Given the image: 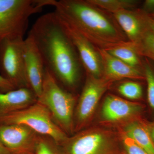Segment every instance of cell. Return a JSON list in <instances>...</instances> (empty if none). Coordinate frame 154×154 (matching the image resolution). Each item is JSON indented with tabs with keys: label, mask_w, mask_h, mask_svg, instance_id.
Here are the masks:
<instances>
[{
	"label": "cell",
	"mask_w": 154,
	"mask_h": 154,
	"mask_svg": "<svg viewBox=\"0 0 154 154\" xmlns=\"http://www.w3.org/2000/svg\"><path fill=\"white\" fill-rule=\"evenodd\" d=\"M45 69L63 88L75 89L84 68L76 50L54 11L36 20L28 33Z\"/></svg>",
	"instance_id": "cell-1"
},
{
	"label": "cell",
	"mask_w": 154,
	"mask_h": 154,
	"mask_svg": "<svg viewBox=\"0 0 154 154\" xmlns=\"http://www.w3.org/2000/svg\"><path fill=\"white\" fill-rule=\"evenodd\" d=\"M49 5L96 48L106 50L127 41L114 19L88 0H50Z\"/></svg>",
	"instance_id": "cell-2"
},
{
	"label": "cell",
	"mask_w": 154,
	"mask_h": 154,
	"mask_svg": "<svg viewBox=\"0 0 154 154\" xmlns=\"http://www.w3.org/2000/svg\"><path fill=\"white\" fill-rule=\"evenodd\" d=\"M37 101L49 110L56 124L70 136L74 134L76 96L65 90L45 69L42 91Z\"/></svg>",
	"instance_id": "cell-3"
},
{
	"label": "cell",
	"mask_w": 154,
	"mask_h": 154,
	"mask_svg": "<svg viewBox=\"0 0 154 154\" xmlns=\"http://www.w3.org/2000/svg\"><path fill=\"white\" fill-rule=\"evenodd\" d=\"M118 132L87 127L69 136L61 145L65 154H125Z\"/></svg>",
	"instance_id": "cell-4"
},
{
	"label": "cell",
	"mask_w": 154,
	"mask_h": 154,
	"mask_svg": "<svg viewBox=\"0 0 154 154\" xmlns=\"http://www.w3.org/2000/svg\"><path fill=\"white\" fill-rule=\"evenodd\" d=\"M50 0H0V44L6 39L23 37L29 20Z\"/></svg>",
	"instance_id": "cell-5"
},
{
	"label": "cell",
	"mask_w": 154,
	"mask_h": 154,
	"mask_svg": "<svg viewBox=\"0 0 154 154\" xmlns=\"http://www.w3.org/2000/svg\"><path fill=\"white\" fill-rule=\"evenodd\" d=\"M10 125L29 127L38 134L52 138L60 146L69 136L56 124L49 110L38 101L21 110L0 113V125Z\"/></svg>",
	"instance_id": "cell-6"
},
{
	"label": "cell",
	"mask_w": 154,
	"mask_h": 154,
	"mask_svg": "<svg viewBox=\"0 0 154 154\" xmlns=\"http://www.w3.org/2000/svg\"><path fill=\"white\" fill-rule=\"evenodd\" d=\"M85 85L75 108L74 132L88 127L100 99L113 82L86 73Z\"/></svg>",
	"instance_id": "cell-7"
},
{
	"label": "cell",
	"mask_w": 154,
	"mask_h": 154,
	"mask_svg": "<svg viewBox=\"0 0 154 154\" xmlns=\"http://www.w3.org/2000/svg\"><path fill=\"white\" fill-rule=\"evenodd\" d=\"M24 39L18 37L6 39L0 44V74L16 89L30 88L26 79L23 56Z\"/></svg>",
	"instance_id": "cell-8"
},
{
	"label": "cell",
	"mask_w": 154,
	"mask_h": 154,
	"mask_svg": "<svg viewBox=\"0 0 154 154\" xmlns=\"http://www.w3.org/2000/svg\"><path fill=\"white\" fill-rule=\"evenodd\" d=\"M57 16L75 48L86 73L96 78H102V59L97 48L75 28Z\"/></svg>",
	"instance_id": "cell-9"
},
{
	"label": "cell",
	"mask_w": 154,
	"mask_h": 154,
	"mask_svg": "<svg viewBox=\"0 0 154 154\" xmlns=\"http://www.w3.org/2000/svg\"><path fill=\"white\" fill-rule=\"evenodd\" d=\"M143 110L140 103L109 94L103 102L101 117L103 122L119 126L139 117Z\"/></svg>",
	"instance_id": "cell-10"
},
{
	"label": "cell",
	"mask_w": 154,
	"mask_h": 154,
	"mask_svg": "<svg viewBox=\"0 0 154 154\" xmlns=\"http://www.w3.org/2000/svg\"><path fill=\"white\" fill-rule=\"evenodd\" d=\"M38 135L23 125H0V142L15 154H35Z\"/></svg>",
	"instance_id": "cell-11"
},
{
	"label": "cell",
	"mask_w": 154,
	"mask_h": 154,
	"mask_svg": "<svg viewBox=\"0 0 154 154\" xmlns=\"http://www.w3.org/2000/svg\"><path fill=\"white\" fill-rule=\"evenodd\" d=\"M23 51L28 86L38 98L42 91L45 67L36 45L29 35L24 39Z\"/></svg>",
	"instance_id": "cell-12"
},
{
	"label": "cell",
	"mask_w": 154,
	"mask_h": 154,
	"mask_svg": "<svg viewBox=\"0 0 154 154\" xmlns=\"http://www.w3.org/2000/svg\"><path fill=\"white\" fill-rule=\"evenodd\" d=\"M102 59V78L109 82L125 79H143L144 74L138 68L134 67L111 55L105 50L97 48Z\"/></svg>",
	"instance_id": "cell-13"
},
{
	"label": "cell",
	"mask_w": 154,
	"mask_h": 154,
	"mask_svg": "<svg viewBox=\"0 0 154 154\" xmlns=\"http://www.w3.org/2000/svg\"><path fill=\"white\" fill-rule=\"evenodd\" d=\"M113 18L130 42L135 44L147 30L143 11L123 10L113 14Z\"/></svg>",
	"instance_id": "cell-14"
},
{
	"label": "cell",
	"mask_w": 154,
	"mask_h": 154,
	"mask_svg": "<svg viewBox=\"0 0 154 154\" xmlns=\"http://www.w3.org/2000/svg\"><path fill=\"white\" fill-rule=\"evenodd\" d=\"M37 101V97L29 88H18L7 92L0 91V113L21 110Z\"/></svg>",
	"instance_id": "cell-15"
},
{
	"label": "cell",
	"mask_w": 154,
	"mask_h": 154,
	"mask_svg": "<svg viewBox=\"0 0 154 154\" xmlns=\"http://www.w3.org/2000/svg\"><path fill=\"white\" fill-rule=\"evenodd\" d=\"M118 128L149 154H154V143L148 124L140 117L125 122L118 126Z\"/></svg>",
	"instance_id": "cell-16"
},
{
	"label": "cell",
	"mask_w": 154,
	"mask_h": 154,
	"mask_svg": "<svg viewBox=\"0 0 154 154\" xmlns=\"http://www.w3.org/2000/svg\"><path fill=\"white\" fill-rule=\"evenodd\" d=\"M105 50L131 66L139 68L141 65L139 55L129 41L122 42Z\"/></svg>",
	"instance_id": "cell-17"
},
{
	"label": "cell",
	"mask_w": 154,
	"mask_h": 154,
	"mask_svg": "<svg viewBox=\"0 0 154 154\" xmlns=\"http://www.w3.org/2000/svg\"><path fill=\"white\" fill-rule=\"evenodd\" d=\"M88 2L102 10L112 14L123 10H131L136 5L134 0H88Z\"/></svg>",
	"instance_id": "cell-18"
},
{
	"label": "cell",
	"mask_w": 154,
	"mask_h": 154,
	"mask_svg": "<svg viewBox=\"0 0 154 154\" xmlns=\"http://www.w3.org/2000/svg\"><path fill=\"white\" fill-rule=\"evenodd\" d=\"M35 154H65L61 146L50 137L38 134Z\"/></svg>",
	"instance_id": "cell-19"
},
{
	"label": "cell",
	"mask_w": 154,
	"mask_h": 154,
	"mask_svg": "<svg viewBox=\"0 0 154 154\" xmlns=\"http://www.w3.org/2000/svg\"><path fill=\"white\" fill-rule=\"evenodd\" d=\"M133 45L139 55L154 61V33L147 29L138 42Z\"/></svg>",
	"instance_id": "cell-20"
},
{
	"label": "cell",
	"mask_w": 154,
	"mask_h": 154,
	"mask_svg": "<svg viewBox=\"0 0 154 154\" xmlns=\"http://www.w3.org/2000/svg\"><path fill=\"white\" fill-rule=\"evenodd\" d=\"M122 96L131 100L140 99L143 96L142 88L140 84L134 82H126L122 83L117 88Z\"/></svg>",
	"instance_id": "cell-21"
},
{
	"label": "cell",
	"mask_w": 154,
	"mask_h": 154,
	"mask_svg": "<svg viewBox=\"0 0 154 154\" xmlns=\"http://www.w3.org/2000/svg\"><path fill=\"white\" fill-rule=\"evenodd\" d=\"M122 144L125 154H149L124 133L118 130Z\"/></svg>",
	"instance_id": "cell-22"
},
{
	"label": "cell",
	"mask_w": 154,
	"mask_h": 154,
	"mask_svg": "<svg viewBox=\"0 0 154 154\" xmlns=\"http://www.w3.org/2000/svg\"><path fill=\"white\" fill-rule=\"evenodd\" d=\"M145 78L147 84V99L150 107L154 111V70L149 64L144 66Z\"/></svg>",
	"instance_id": "cell-23"
},
{
	"label": "cell",
	"mask_w": 154,
	"mask_h": 154,
	"mask_svg": "<svg viewBox=\"0 0 154 154\" xmlns=\"http://www.w3.org/2000/svg\"><path fill=\"white\" fill-rule=\"evenodd\" d=\"M16 89L9 81L4 78L0 74V91L7 92Z\"/></svg>",
	"instance_id": "cell-24"
},
{
	"label": "cell",
	"mask_w": 154,
	"mask_h": 154,
	"mask_svg": "<svg viewBox=\"0 0 154 154\" xmlns=\"http://www.w3.org/2000/svg\"><path fill=\"white\" fill-rule=\"evenodd\" d=\"M144 12V11H143ZM144 17L148 29L154 33V18L144 12Z\"/></svg>",
	"instance_id": "cell-25"
},
{
	"label": "cell",
	"mask_w": 154,
	"mask_h": 154,
	"mask_svg": "<svg viewBox=\"0 0 154 154\" xmlns=\"http://www.w3.org/2000/svg\"><path fill=\"white\" fill-rule=\"evenodd\" d=\"M144 12L148 14V12H154V0H146L143 5Z\"/></svg>",
	"instance_id": "cell-26"
},
{
	"label": "cell",
	"mask_w": 154,
	"mask_h": 154,
	"mask_svg": "<svg viewBox=\"0 0 154 154\" xmlns=\"http://www.w3.org/2000/svg\"><path fill=\"white\" fill-rule=\"evenodd\" d=\"M0 154H15L0 142Z\"/></svg>",
	"instance_id": "cell-27"
},
{
	"label": "cell",
	"mask_w": 154,
	"mask_h": 154,
	"mask_svg": "<svg viewBox=\"0 0 154 154\" xmlns=\"http://www.w3.org/2000/svg\"><path fill=\"white\" fill-rule=\"evenodd\" d=\"M148 126L149 131L152 140L154 143V122L150 123L149 124H148Z\"/></svg>",
	"instance_id": "cell-28"
},
{
	"label": "cell",
	"mask_w": 154,
	"mask_h": 154,
	"mask_svg": "<svg viewBox=\"0 0 154 154\" xmlns=\"http://www.w3.org/2000/svg\"><path fill=\"white\" fill-rule=\"evenodd\" d=\"M149 15H150V16H151V17H153V18H154V12H153V13H152L151 15H150V14H149Z\"/></svg>",
	"instance_id": "cell-29"
},
{
	"label": "cell",
	"mask_w": 154,
	"mask_h": 154,
	"mask_svg": "<svg viewBox=\"0 0 154 154\" xmlns=\"http://www.w3.org/2000/svg\"><path fill=\"white\" fill-rule=\"evenodd\" d=\"M35 154L33 153H23V154Z\"/></svg>",
	"instance_id": "cell-30"
}]
</instances>
